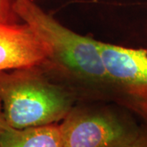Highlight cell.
I'll return each mask as SVG.
<instances>
[{"label":"cell","instance_id":"cell-2","mask_svg":"<svg viewBox=\"0 0 147 147\" xmlns=\"http://www.w3.org/2000/svg\"><path fill=\"white\" fill-rule=\"evenodd\" d=\"M11 9L47 46L49 61L77 79L108 87L99 41L65 27L33 0H13Z\"/></svg>","mask_w":147,"mask_h":147},{"label":"cell","instance_id":"cell-3","mask_svg":"<svg viewBox=\"0 0 147 147\" xmlns=\"http://www.w3.org/2000/svg\"><path fill=\"white\" fill-rule=\"evenodd\" d=\"M59 127L63 147H127L141 128L125 113L74 107Z\"/></svg>","mask_w":147,"mask_h":147},{"label":"cell","instance_id":"cell-6","mask_svg":"<svg viewBox=\"0 0 147 147\" xmlns=\"http://www.w3.org/2000/svg\"><path fill=\"white\" fill-rule=\"evenodd\" d=\"M0 147H63L60 127L55 123L16 129L7 126L0 133Z\"/></svg>","mask_w":147,"mask_h":147},{"label":"cell","instance_id":"cell-1","mask_svg":"<svg viewBox=\"0 0 147 147\" xmlns=\"http://www.w3.org/2000/svg\"><path fill=\"white\" fill-rule=\"evenodd\" d=\"M37 67L0 71V99L7 126L22 129L55 123L73 108L72 95Z\"/></svg>","mask_w":147,"mask_h":147},{"label":"cell","instance_id":"cell-10","mask_svg":"<svg viewBox=\"0 0 147 147\" xmlns=\"http://www.w3.org/2000/svg\"><path fill=\"white\" fill-rule=\"evenodd\" d=\"M0 133H1V132H0Z\"/></svg>","mask_w":147,"mask_h":147},{"label":"cell","instance_id":"cell-4","mask_svg":"<svg viewBox=\"0 0 147 147\" xmlns=\"http://www.w3.org/2000/svg\"><path fill=\"white\" fill-rule=\"evenodd\" d=\"M99 47L115 100L147 127V49L100 41Z\"/></svg>","mask_w":147,"mask_h":147},{"label":"cell","instance_id":"cell-8","mask_svg":"<svg viewBox=\"0 0 147 147\" xmlns=\"http://www.w3.org/2000/svg\"><path fill=\"white\" fill-rule=\"evenodd\" d=\"M127 147H147V127L142 124L137 137Z\"/></svg>","mask_w":147,"mask_h":147},{"label":"cell","instance_id":"cell-5","mask_svg":"<svg viewBox=\"0 0 147 147\" xmlns=\"http://www.w3.org/2000/svg\"><path fill=\"white\" fill-rule=\"evenodd\" d=\"M50 52L26 24L0 19V71L42 65Z\"/></svg>","mask_w":147,"mask_h":147},{"label":"cell","instance_id":"cell-9","mask_svg":"<svg viewBox=\"0 0 147 147\" xmlns=\"http://www.w3.org/2000/svg\"><path fill=\"white\" fill-rule=\"evenodd\" d=\"M7 127V124L6 123L4 115H3V104L2 100L0 99V132L4 130L6 127Z\"/></svg>","mask_w":147,"mask_h":147},{"label":"cell","instance_id":"cell-7","mask_svg":"<svg viewBox=\"0 0 147 147\" xmlns=\"http://www.w3.org/2000/svg\"><path fill=\"white\" fill-rule=\"evenodd\" d=\"M11 0H0V19L3 21H11L12 14H14L11 9ZM15 15V14H14Z\"/></svg>","mask_w":147,"mask_h":147}]
</instances>
